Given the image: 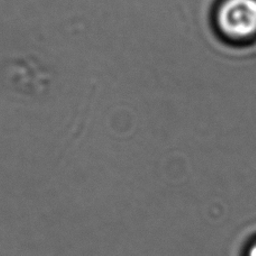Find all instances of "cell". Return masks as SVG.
Wrapping results in <instances>:
<instances>
[{"mask_svg": "<svg viewBox=\"0 0 256 256\" xmlns=\"http://www.w3.org/2000/svg\"><path fill=\"white\" fill-rule=\"evenodd\" d=\"M214 20L218 32L226 40L250 42L256 38V0H222Z\"/></svg>", "mask_w": 256, "mask_h": 256, "instance_id": "obj_1", "label": "cell"}, {"mask_svg": "<svg viewBox=\"0 0 256 256\" xmlns=\"http://www.w3.org/2000/svg\"><path fill=\"white\" fill-rule=\"evenodd\" d=\"M248 256H256V243L252 246V248H250Z\"/></svg>", "mask_w": 256, "mask_h": 256, "instance_id": "obj_2", "label": "cell"}]
</instances>
